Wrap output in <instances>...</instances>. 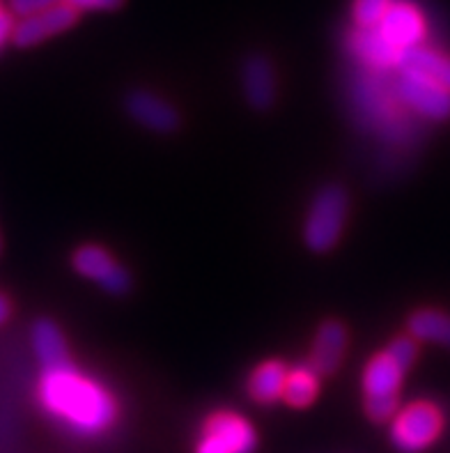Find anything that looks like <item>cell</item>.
Listing matches in <instances>:
<instances>
[{
	"label": "cell",
	"mask_w": 450,
	"mask_h": 453,
	"mask_svg": "<svg viewBox=\"0 0 450 453\" xmlns=\"http://www.w3.org/2000/svg\"><path fill=\"white\" fill-rule=\"evenodd\" d=\"M40 403L76 435H102L118 419V403L99 382L79 373L74 362L42 371Z\"/></svg>",
	"instance_id": "obj_1"
},
{
	"label": "cell",
	"mask_w": 450,
	"mask_h": 453,
	"mask_svg": "<svg viewBox=\"0 0 450 453\" xmlns=\"http://www.w3.org/2000/svg\"><path fill=\"white\" fill-rule=\"evenodd\" d=\"M349 196L340 184H326L315 194L303 224V242L313 253H326L340 242L347 224Z\"/></svg>",
	"instance_id": "obj_2"
},
{
	"label": "cell",
	"mask_w": 450,
	"mask_h": 453,
	"mask_svg": "<svg viewBox=\"0 0 450 453\" xmlns=\"http://www.w3.org/2000/svg\"><path fill=\"white\" fill-rule=\"evenodd\" d=\"M444 417L430 403H414L395 414L391 426V440L402 453H418L428 449L439 437Z\"/></svg>",
	"instance_id": "obj_3"
},
{
	"label": "cell",
	"mask_w": 450,
	"mask_h": 453,
	"mask_svg": "<svg viewBox=\"0 0 450 453\" xmlns=\"http://www.w3.org/2000/svg\"><path fill=\"white\" fill-rule=\"evenodd\" d=\"M393 86L402 106L411 109L421 118L437 122L450 118V92L425 76H418L414 72H400L393 79Z\"/></svg>",
	"instance_id": "obj_4"
},
{
	"label": "cell",
	"mask_w": 450,
	"mask_h": 453,
	"mask_svg": "<svg viewBox=\"0 0 450 453\" xmlns=\"http://www.w3.org/2000/svg\"><path fill=\"white\" fill-rule=\"evenodd\" d=\"M72 267L88 281L99 283L109 295H126L132 290V274L97 244L76 249L72 256Z\"/></svg>",
	"instance_id": "obj_5"
},
{
	"label": "cell",
	"mask_w": 450,
	"mask_h": 453,
	"mask_svg": "<svg viewBox=\"0 0 450 453\" xmlns=\"http://www.w3.org/2000/svg\"><path fill=\"white\" fill-rule=\"evenodd\" d=\"M125 109L132 120L154 134H171L179 127V113L168 99L152 90H132L125 99Z\"/></svg>",
	"instance_id": "obj_6"
},
{
	"label": "cell",
	"mask_w": 450,
	"mask_h": 453,
	"mask_svg": "<svg viewBox=\"0 0 450 453\" xmlns=\"http://www.w3.org/2000/svg\"><path fill=\"white\" fill-rule=\"evenodd\" d=\"M76 19H79V12L74 7H69L67 3H57V5L40 12V14L23 17L14 26L11 40H14L17 46H34L53 37V35H60L67 28H72Z\"/></svg>",
	"instance_id": "obj_7"
},
{
	"label": "cell",
	"mask_w": 450,
	"mask_h": 453,
	"mask_svg": "<svg viewBox=\"0 0 450 453\" xmlns=\"http://www.w3.org/2000/svg\"><path fill=\"white\" fill-rule=\"evenodd\" d=\"M377 28L395 49L405 53L421 46L425 37V19L411 3H393L382 21L377 23Z\"/></svg>",
	"instance_id": "obj_8"
},
{
	"label": "cell",
	"mask_w": 450,
	"mask_h": 453,
	"mask_svg": "<svg viewBox=\"0 0 450 453\" xmlns=\"http://www.w3.org/2000/svg\"><path fill=\"white\" fill-rule=\"evenodd\" d=\"M241 88H244L246 102L251 109L267 111L274 106L276 95H278V83H276V69L267 56L253 53L241 65Z\"/></svg>",
	"instance_id": "obj_9"
},
{
	"label": "cell",
	"mask_w": 450,
	"mask_h": 453,
	"mask_svg": "<svg viewBox=\"0 0 450 453\" xmlns=\"http://www.w3.org/2000/svg\"><path fill=\"white\" fill-rule=\"evenodd\" d=\"M349 51L363 65L375 72H391L400 67L402 51L379 33V28H356L349 35Z\"/></svg>",
	"instance_id": "obj_10"
},
{
	"label": "cell",
	"mask_w": 450,
	"mask_h": 453,
	"mask_svg": "<svg viewBox=\"0 0 450 453\" xmlns=\"http://www.w3.org/2000/svg\"><path fill=\"white\" fill-rule=\"evenodd\" d=\"M347 327L338 320H326L319 325L310 352V364L317 375H333L340 368L345 352H347Z\"/></svg>",
	"instance_id": "obj_11"
},
{
	"label": "cell",
	"mask_w": 450,
	"mask_h": 453,
	"mask_svg": "<svg viewBox=\"0 0 450 453\" xmlns=\"http://www.w3.org/2000/svg\"><path fill=\"white\" fill-rule=\"evenodd\" d=\"M205 435L221 444L228 453H253L257 449V433L244 417L218 412L205 424Z\"/></svg>",
	"instance_id": "obj_12"
},
{
	"label": "cell",
	"mask_w": 450,
	"mask_h": 453,
	"mask_svg": "<svg viewBox=\"0 0 450 453\" xmlns=\"http://www.w3.org/2000/svg\"><path fill=\"white\" fill-rule=\"evenodd\" d=\"M30 341H33V350L40 359L42 368L49 371V368H60L72 364L67 350V341H65L63 332L53 320H37L33 325V334H30Z\"/></svg>",
	"instance_id": "obj_13"
},
{
	"label": "cell",
	"mask_w": 450,
	"mask_h": 453,
	"mask_svg": "<svg viewBox=\"0 0 450 453\" xmlns=\"http://www.w3.org/2000/svg\"><path fill=\"white\" fill-rule=\"evenodd\" d=\"M405 368L395 362L386 350L368 362L363 371V391L365 396H398Z\"/></svg>",
	"instance_id": "obj_14"
},
{
	"label": "cell",
	"mask_w": 450,
	"mask_h": 453,
	"mask_svg": "<svg viewBox=\"0 0 450 453\" xmlns=\"http://www.w3.org/2000/svg\"><path fill=\"white\" fill-rule=\"evenodd\" d=\"M398 69L400 72H414L418 76H425L428 81L450 92V56H446V53L416 46V49H409V51L402 53Z\"/></svg>",
	"instance_id": "obj_15"
},
{
	"label": "cell",
	"mask_w": 450,
	"mask_h": 453,
	"mask_svg": "<svg viewBox=\"0 0 450 453\" xmlns=\"http://www.w3.org/2000/svg\"><path fill=\"white\" fill-rule=\"evenodd\" d=\"M287 366L283 362H264L256 368L248 378V396L260 405H271V403L283 398L287 382Z\"/></svg>",
	"instance_id": "obj_16"
},
{
	"label": "cell",
	"mask_w": 450,
	"mask_h": 453,
	"mask_svg": "<svg viewBox=\"0 0 450 453\" xmlns=\"http://www.w3.org/2000/svg\"><path fill=\"white\" fill-rule=\"evenodd\" d=\"M409 334L418 341H432L450 348V316L434 309L416 311L409 318Z\"/></svg>",
	"instance_id": "obj_17"
},
{
	"label": "cell",
	"mask_w": 450,
	"mask_h": 453,
	"mask_svg": "<svg viewBox=\"0 0 450 453\" xmlns=\"http://www.w3.org/2000/svg\"><path fill=\"white\" fill-rule=\"evenodd\" d=\"M319 391V375L310 366L294 368L287 373L286 391L283 398L290 403L292 408H308L317 398Z\"/></svg>",
	"instance_id": "obj_18"
},
{
	"label": "cell",
	"mask_w": 450,
	"mask_h": 453,
	"mask_svg": "<svg viewBox=\"0 0 450 453\" xmlns=\"http://www.w3.org/2000/svg\"><path fill=\"white\" fill-rule=\"evenodd\" d=\"M393 3L395 0H354L352 14L356 28H375Z\"/></svg>",
	"instance_id": "obj_19"
},
{
	"label": "cell",
	"mask_w": 450,
	"mask_h": 453,
	"mask_svg": "<svg viewBox=\"0 0 450 453\" xmlns=\"http://www.w3.org/2000/svg\"><path fill=\"white\" fill-rule=\"evenodd\" d=\"M365 414L375 424L395 419V414H398V396H365Z\"/></svg>",
	"instance_id": "obj_20"
},
{
	"label": "cell",
	"mask_w": 450,
	"mask_h": 453,
	"mask_svg": "<svg viewBox=\"0 0 450 453\" xmlns=\"http://www.w3.org/2000/svg\"><path fill=\"white\" fill-rule=\"evenodd\" d=\"M386 352L393 357L395 362L405 368V371H409L411 364L416 362V341H414V336H398V339H393L388 343Z\"/></svg>",
	"instance_id": "obj_21"
},
{
	"label": "cell",
	"mask_w": 450,
	"mask_h": 453,
	"mask_svg": "<svg viewBox=\"0 0 450 453\" xmlns=\"http://www.w3.org/2000/svg\"><path fill=\"white\" fill-rule=\"evenodd\" d=\"M57 3H63V0H10V10L23 19L40 14V12L49 10V7L57 5Z\"/></svg>",
	"instance_id": "obj_22"
},
{
	"label": "cell",
	"mask_w": 450,
	"mask_h": 453,
	"mask_svg": "<svg viewBox=\"0 0 450 453\" xmlns=\"http://www.w3.org/2000/svg\"><path fill=\"white\" fill-rule=\"evenodd\" d=\"M69 7L80 10H118L125 0H63Z\"/></svg>",
	"instance_id": "obj_23"
},
{
	"label": "cell",
	"mask_w": 450,
	"mask_h": 453,
	"mask_svg": "<svg viewBox=\"0 0 450 453\" xmlns=\"http://www.w3.org/2000/svg\"><path fill=\"white\" fill-rule=\"evenodd\" d=\"M195 453H228V451H225V449H223L218 442H214L211 437L202 435L200 437L198 447H195Z\"/></svg>",
	"instance_id": "obj_24"
},
{
	"label": "cell",
	"mask_w": 450,
	"mask_h": 453,
	"mask_svg": "<svg viewBox=\"0 0 450 453\" xmlns=\"http://www.w3.org/2000/svg\"><path fill=\"white\" fill-rule=\"evenodd\" d=\"M11 33H14V23H11V17L10 14H5V12H0V46L10 40Z\"/></svg>",
	"instance_id": "obj_25"
},
{
	"label": "cell",
	"mask_w": 450,
	"mask_h": 453,
	"mask_svg": "<svg viewBox=\"0 0 450 453\" xmlns=\"http://www.w3.org/2000/svg\"><path fill=\"white\" fill-rule=\"evenodd\" d=\"M11 313V304H10V299L5 297V295H0V325L10 318Z\"/></svg>",
	"instance_id": "obj_26"
}]
</instances>
